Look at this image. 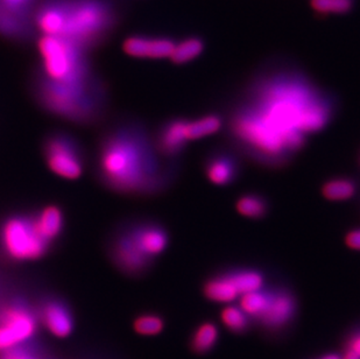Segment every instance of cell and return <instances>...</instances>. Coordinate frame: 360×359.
<instances>
[{
  "instance_id": "cell-25",
  "label": "cell",
  "mask_w": 360,
  "mask_h": 359,
  "mask_svg": "<svg viewBox=\"0 0 360 359\" xmlns=\"http://www.w3.org/2000/svg\"><path fill=\"white\" fill-rule=\"evenodd\" d=\"M269 300V291H250L239 296V307L248 316L258 319L262 315Z\"/></svg>"
},
{
  "instance_id": "cell-14",
  "label": "cell",
  "mask_w": 360,
  "mask_h": 359,
  "mask_svg": "<svg viewBox=\"0 0 360 359\" xmlns=\"http://www.w3.org/2000/svg\"><path fill=\"white\" fill-rule=\"evenodd\" d=\"M187 120L184 118L170 119L161 126L154 140V147L159 156L174 159L184 152L189 143L186 137Z\"/></svg>"
},
{
  "instance_id": "cell-13",
  "label": "cell",
  "mask_w": 360,
  "mask_h": 359,
  "mask_svg": "<svg viewBox=\"0 0 360 359\" xmlns=\"http://www.w3.org/2000/svg\"><path fill=\"white\" fill-rule=\"evenodd\" d=\"M174 46L175 42L169 37L133 35L124 41L122 49L132 58L161 60L170 58Z\"/></svg>"
},
{
  "instance_id": "cell-17",
  "label": "cell",
  "mask_w": 360,
  "mask_h": 359,
  "mask_svg": "<svg viewBox=\"0 0 360 359\" xmlns=\"http://www.w3.org/2000/svg\"><path fill=\"white\" fill-rule=\"evenodd\" d=\"M33 220L41 237L51 244V241L61 234L65 225L63 213L56 206H47L42 208L38 214L33 216Z\"/></svg>"
},
{
  "instance_id": "cell-20",
  "label": "cell",
  "mask_w": 360,
  "mask_h": 359,
  "mask_svg": "<svg viewBox=\"0 0 360 359\" xmlns=\"http://www.w3.org/2000/svg\"><path fill=\"white\" fill-rule=\"evenodd\" d=\"M225 273L238 291L239 296L250 291H259L264 287V275L255 268H236Z\"/></svg>"
},
{
  "instance_id": "cell-30",
  "label": "cell",
  "mask_w": 360,
  "mask_h": 359,
  "mask_svg": "<svg viewBox=\"0 0 360 359\" xmlns=\"http://www.w3.org/2000/svg\"><path fill=\"white\" fill-rule=\"evenodd\" d=\"M347 349L354 351L360 357V329L356 330L354 334H351L350 337L347 339Z\"/></svg>"
},
{
  "instance_id": "cell-33",
  "label": "cell",
  "mask_w": 360,
  "mask_h": 359,
  "mask_svg": "<svg viewBox=\"0 0 360 359\" xmlns=\"http://www.w3.org/2000/svg\"><path fill=\"white\" fill-rule=\"evenodd\" d=\"M320 359H340L338 355H326V356L322 357Z\"/></svg>"
},
{
  "instance_id": "cell-18",
  "label": "cell",
  "mask_w": 360,
  "mask_h": 359,
  "mask_svg": "<svg viewBox=\"0 0 360 359\" xmlns=\"http://www.w3.org/2000/svg\"><path fill=\"white\" fill-rule=\"evenodd\" d=\"M203 294L207 300L221 303H229L239 298V293L229 279L226 273L209 279L203 286Z\"/></svg>"
},
{
  "instance_id": "cell-7",
  "label": "cell",
  "mask_w": 360,
  "mask_h": 359,
  "mask_svg": "<svg viewBox=\"0 0 360 359\" xmlns=\"http://www.w3.org/2000/svg\"><path fill=\"white\" fill-rule=\"evenodd\" d=\"M44 160L48 168L58 177L77 180L84 170V158L81 146L72 137L56 133L44 143Z\"/></svg>"
},
{
  "instance_id": "cell-23",
  "label": "cell",
  "mask_w": 360,
  "mask_h": 359,
  "mask_svg": "<svg viewBox=\"0 0 360 359\" xmlns=\"http://www.w3.org/2000/svg\"><path fill=\"white\" fill-rule=\"evenodd\" d=\"M203 51L204 41L200 37H187L177 44L175 42L170 61L175 65H186L200 56Z\"/></svg>"
},
{
  "instance_id": "cell-1",
  "label": "cell",
  "mask_w": 360,
  "mask_h": 359,
  "mask_svg": "<svg viewBox=\"0 0 360 359\" xmlns=\"http://www.w3.org/2000/svg\"><path fill=\"white\" fill-rule=\"evenodd\" d=\"M336 104L333 96L296 69L262 75L232 112L229 132L240 151L260 165L283 167L326 129Z\"/></svg>"
},
{
  "instance_id": "cell-8",
  "label": "cell",
  "mask_w": 360,
  "mask_h": 359,
  "mask_svg": "<svg viewBox=\"0 0 360 359\" xmlns=\"http://www.w3.org/2000/svg\"><path fill=\"white\" fill-rule=\"evenodd\" d=\"M41 0H0V35L10 40H30L34 35L33 14Z\"/></svg>"
},
{
  "instance_id": "cell-2",
  "label": "cell",
  "mask_w": 360,
  "mask_h": 359,
  "mask_svg": "<svg viewBox=\"0 0 360 359\" xmlns=\"http://www.w3.org/2000/svg\"><path fill=\"white\" fill-rule=\"evenodd\" d=\"M157 149L138 126H122L103 140L98 156L99 177L120 193H157L167 182Z\"/></svg>"
},
{
  "instance_id": "cell-11",
  "label": "cell",
  "mask_w": 360,
  "mask_h": 359,
  "mask_svg": "<svg viewBox=\"0 0 360 359\" xmlns=\"http://www.w3.org/2000/svg\"><path fill=\"white\" fill-rule=\"evenodd\" d=\"M295 312L296 300L292 291L278 288L269 291V303L258 320L266 328H281L294 317Z\"/></svg>"
},
{
  "instance_id": "cell-31",
  "label": "cell",
  "mask_w": 360,
  "mask_h": 359,
  "mask_svg": "<svg viewBox=\"0 0 360 359\" xmlns=\"http://www.w3.org/2000/svg\"><path fill=\"white\" fill-rule=\"evenodd\" d=\"M3 359H35V358H32V357L26 356V355H22V353H7L6 356L4 357Z\"/></svg>"
},
{
  "instance_id": "cell-12",
  "label": "cell",
  "mask_w": 360,
  "mask_h": 359,
  "mask_svg": "<svg viewBox=\"0 0 360 359\" xmlns=\"http://www.w3.org/2000/svg\"><path fill=\"white\" fill-rule=\"evenodd\" d=\"M111 253L120 267L129 273H143L154 263L140 251L126 230L117 236Z\"/></svg>"
},
{
  "instance_id": "cell-22",
  "label": "cell",
  "mask_w": 360,
  "mask_h": 359,
  "mask_svg": "<svg viewBox=\"0 0 360 359\" xmlns=\"http://www.w3.org/2000/svg\"><path fill=\"white\" fill-rule=\"evenodd\" d=\"M236 210L238 211L241 216L252 220H262L269 214V200L260 194H245L236 201Z\"/></svg>"
},
{
  "instance_id": "cell-9",
  "label": "cell",
  "mask_w": 360,
  "mask_h": 359,
  "mask_svg": "<svg viewBox=\"0 0 360 359\" xmlns=\"http://www.w3.org/2000/svg\"><path fill=\"white\" fill-rule=\"evenodd\" d=\"M37 320L26 307L14 305L0 314V351L13 349L34 335Z\"/></svg>"
},
{
  "instance_id": "cell-10",
  "label": "cell",
  "mask_w": 360,
  "mask_h": 359,
  "mask_svg": "<svg viewBox=\"0 0 360 359\" xmlns=\"http://www.w3.org/2000/svg\"><path fill=\"white\" fill-rule=\"evenodd\" d=\"M126 231L140 251L150 260H155V258L166 251L169 244V234L166 227L157 222H139L127 227Z\"/></svg>"
},
{
  "instance_id": "cell-15",
  "label": "cell",
  "mask_w": 360,
  "mask_h": 359,
  "mask_svg": "<svg viewBox=\"0 0 360 359\" xmlns=\"http://www.w3.org/2000/svg\"><path fill=\"white\" fill-rule=\"evenodd\" d=\"M204 174L212 184L229 186L238 179L240 163L230 152H214L204 163Z\"/></svg>"
},
{
  "instance_id": "cell-21",
  "label": "cell",
  "mask_w": 360,
  "mask_h": 359,
  "mask_svg": "<svg viewBox=\"0 0 360 359\" xmlns=\"http://www.w3.org/2000/svg\"><path fill=\"white\" fill-rule=\"evenodd\" d=\"M221 126H223V119L221 115L217 113L205 115L194 120H187L186 137L188 141L202 139L217 133L221 129Z\"/></svg>"
},
{
  "instance_id": "cell-6",
  "label": "cell",
  "mask_w": 360,
  "mask_h": 359,
  "mask_svg": "<svg viewBox=\"0 0 360 359\" xmlns=\"http://www.w3.org/2000/svg\"><path fill=\"white\" fill-rule=\"evenodd\" d=\"M49 245L37 230L33 216L8 217L0 227V248L11 260H38L47 253Z\"/></svg>"
},
{
  "instance_id": "cell-16",
  "label": "cell",
  "mask_w": 360,
  "mask_h": 359,
  "mask_svg": "<svg viewBox=\"0 0 360 359\" xmlns=\"http://www.w3.org/2000/svg\"><path fill=\"white\" fill-rule=\"evenodd\" d=\"M44 325L53 335L58 339H65L72 334L74 323L72 314L62 302L48 301L42 308Z\"/></svg>"
},
{
  "instance_id": "cell-27",
  "label": "cell",
  "mask_w": 360,
  "mask_h": 359,
  "mask_svg": "<svg viewBox=\"0 0 360 359\" xmlns=\"http://www.w3.org/2000/svg\"><path fill=\"white\" fill-rule=\"evenodd\" d=\"M221 322L231 332H241L248 327V316L240 307L228 306L221 313Z\"/></svg>"
},
{
  "instance_id": "cell-26",
  "label": "cell",
  "mask_w": 360,
  "mask_h": 359,
  "mask_svg": "<svg viewBox=\"0 0 360 359\" xmlns=\"http://www.w3.org/2000/svg\"><path fill=\"white\" fill-rule=\"evenodd\" d=\"M356 0H310V6L317 14H345L354 10Z\"/></svg>"
},
{
  "instance_id": "cell-3",
  "label": "cell",
  "mask_w": 360,
  "mask_h": 359,
  "mask_svg": "<svg viewBox=\"0 0 360 359\" xmlns=\"http://www.w3.org/2000/svg\"><path fill=\"white\" fill-rule=\"evenodd\" d=\"M33 23L41 34L63 37L88 51L112 33L118 12L110 0H44Z\"/></svg>"
},
{
  "instance_id": "cell-4",
  "label": "cell",
  "mask_w": 360,
  "mask_h": 359,
  "mask_svg": "<svg viewBox=\"0 0 360 359\" xmlns=\"http://www.w3.org/2000/svg\"><path fill=\"white\" fill-rule=\"evenodd\" d=\"M35 81V94L39 102L54 115L72 122H91L102 110V84L94 77L81 83H55L39 75Z\"/></svg>"
},
{
  "instance_id": "cell-32",
  "label": "cell",
  "mask_w": 360,
  "mask_h": 359,
  "mask_svg": "<svg viewBox=\"0 0 360 359\" xmlns=\"http://www.w3.org/2000/svg\"><path fill=\"white\" fill-rule=\"evenodd\" d=\"M340 359H360V357L354 351L347 349L344 351L343 356L340 357Z\"/></svg>"
},
{
  "instance_id": "cell-24",
  "label": "cell",
  "mask_w": 360,
  "mask_h": 359,
  "mask_svg": "<svg viewBox=\"0 0 360 359\" xmlns=\"http://www.w3.org/2000/svg\"><path fill=\"white\" fill-rule=\"evenodd\" d=\"M218 337H219V332H218L217 325L211 322L202 323L193 335L191 348L195 353L200 355L207 353L216 346Z\"/></svg>"
},
{
  "instance_id": "cell-19",
  "label": "cell",
  "mask_w": 360,
  "mask_h": 359,
  "mask_svg": "<svg viewBox=\"0 0 360 359\" xmlns=\"http://www.w3.org/2000/svg\"><path fill=\"white\" fill-rule=\"evenodd\" d=\"M324 199L333 202L347 201L356 196L358 183L352 177H340L328 180L321 188Z\"/></svg>"
},
{
  "instance_id": "cell-28",
  "label": "cell",
  "mask_w": 360,
  "mask_h": 359,
  "mask_svg": "<svg viewBox=\"0 0 360 359\" xmlns=\"http://www.w3.org/2000/svg\"><path fill=\"white\" fill-rule=\"evenodd\" d=\"M133 328L143 336H154L160 334L165 328V322L160 316L145 314L134 320Z\"/></svg>"
},
{
  "instance_id": "cell-5",
  "label": "cell",
  "mask_w": 360,
  "mask_h": 359,
  "mask_svg": "<svg viewBox=\"0 0 360 359\" xmlns=\"http://www.w3.org/2000/svg\"><path fill=\"white\" fill-rule=\"evenodd\" d=\"M39 53L42 61L41 76L55 83H81L95 77L86 58L88 51L63 37L41 35Z\"/></svg>"
},
{
  "instance_id": "cell-29",
  "label": "cell",
  "mask_w": 360,
  "mask_h": 359,
  "mask_svg": "<svg viewBox=\"0 0 360 359\" xmlns=\"http://www.w3.org/2000/svg\"><path fill=\"white\" fill-rule=\"evenodd\" d=\"M345 245L347 248L351 250H356V251H360V227L359 229H354L350 230L345 234L344 238Z\"/></svg>"
}]
</instances>
